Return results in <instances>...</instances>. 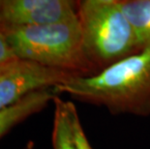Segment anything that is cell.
<instances>
[{
    "mask_svg": "<svg viewBox=\"0 0 150 149\" xmlns=\"http://www.w3.org/2000/svg\"><path fill=\"white\" fill-rule=\"evenodd\" d=\"M76 99L101 106L116 114L150 115V47L114 63L96 75L55 87Z\"/></svg>",
    "mask_w": 150,
    "mask_h": 149,
    "instance_id": "6da1fadb",
    "label": "cell"
},
{
    "mask_svg": "<svg viewBox=\"0 0 150 149\" xmlns=\"http://www.w3.org/2000/svg\"><path fill=\"white\" fill-rule=\"evenodd\" d=\"M0 26L18 59L81 77L97 74L84 53L79 18L35 26Z\"/></svg>",
    "mask_w": 150,
    "mask_h": 149,
    "instance_id": "7a4b0ae2",
    "label": "cell"
},
{
    "mask_svg": "<svg viewBox=\"0 0 150 149\" xmlns=\"http://www.w3.org/2000/svg\"><path fill=\"white\" fill-rule=\"evenodd\" d=\"M78 18L84 53L97 74L139 52L116 0L78 1Z\"/></svg>",
    "mask_w": 150,
    "mask_h": 149,
    "instance_id": "3957f363",
    "label": "cell"
},
{
    "mask_svg": "<svg viewBox=\"0 0 150 149\" xmlns=\"http://www.w3.org/2000/svg\"><path fill=\"white\" fill-rule=\"evenodd\" d=\"M76 75L17 59L0 74V110L12 106L36 91L55 88Z\"/></svg>",
    "mask_w": 150,
    "mask_h": 149,
    "instance_id": "277c9868",
    "label": "cell"
},
{
    "mask_svg": "<svg viewBox=\"0 0 150 149\" xmlns=\"http://www.w3.org/2000/svg\"><path fill=\"white\" fill-rule=\"evenodd\" d=\"M78 18V1L0 0V25L35 26Z\"/></svg>",
    "mask_w": 150,
    "mask_h": 149,
    "instance_id": "5b68a950",
    "label": "cell"
},
{
    "mask_svg": "<svg viewBox=\"0 0 150 149\" xmlns=\"http://www.w3.org/2000/svg\"><path fill=\"white\" fill-rule=\"evenodd\" d=\"M56 94L55 88L39 90L0 110V137L8 132L13 126L42 109L50 100H54V98L57 97Z\"/></svg>",
    "mask_w": 150,
    "mask_h": 149,
    "instance_id": "8992f818",
    "label": "cell"
},
{
    "mask_svg": "<svg viewBox=\"0 0 150 149\" xmlns=\"http://www.w3.org/2000/svg\"><path fill=\"white\" fill-rule=\"evenodd\" d=\"M128 20L139 50L150 47V0H116Z\"/></svg>",
    "mask_w": 150,
    "mask_h": 149,
    "instance_id": "52a82bcc",
    "label": "cell"
},
{
    "mask_svg": "<svg viewBox=\"0 0 150 149\" xmlns=\"http://www.w3.org/2000/svg\"><path fill=\"white\" fill-rule=\"evenodd\" d=\"M54 120L52 131L53 149H78L73 136L68 102L54 98Z\"/></svg>",
    "mask_w": 150,
    "mask_h": 149,
    "instance_id": "ba28073f",
    "label": "cell"
},
{
    "mask_svg": "<svg viewBox=\"0 0 150 149\" xmlns=\"http://www.w3.org/2000/svg\"><path fill=\"white\" fill-rule=\"evenodd\" d=\"M68 109L70 119H71V125H72V131L74 139L78 149H93L91 143L89 142L87 137L85 135V132L82 128L81 122L79 120V117L76 112V109L72 103L68 102Z\"/></svg>",
    "mask_w": 150,
    "mask_h": 149,
    "instance_id": "9c48e42d",
    "label": "cell"
},
{
    "mask_svg": "<svg viewBox=\"0 0 150 149\" xmlns=\"http://www.w3.org/2000/svg\"><path fill=\"white\" fill-rule=\"evenodd\" d=\"M18 58L12 50L8 40L0 26V65H5L14 62Z\"/></svg>",
    "mask_w": 150,
    "mask_h": 149,
    "instance_id": "30bf717a",
    "label": "cell"
},
{
    "mask_svg": "<svg viewBox=\"0 0 150 149\" xmlns=\"http://www.w3.org/2000/svg\"><path fill=\"white\" fill-rule=\"evenodd\" d=\"M11 63H12V62H11ZM11 63H8V64H5V65H0V74L4 72L5 70L8 68V66L11 64Z\"/></svg>",
    "mask_w": 150,
    "mask_h": 149,
    "instance_id": "8fae6325",
    "label": "cell"
}]
</instances>
